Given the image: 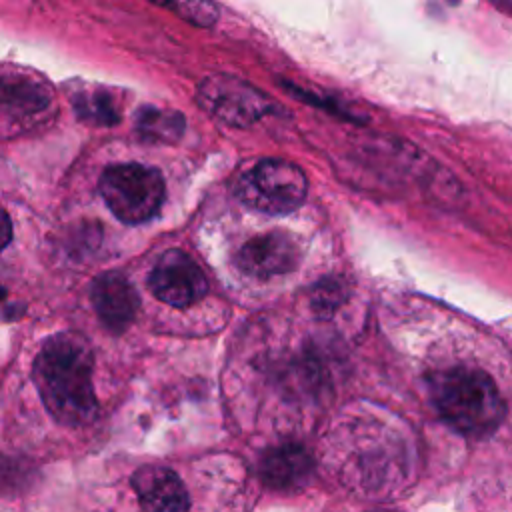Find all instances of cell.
<instances>
[{
    "label": "cell",
    "mask_w": 512,
    "mask_h": 512,
    "mask_svg": "<svg viewBox=\"0 0 512 512\" xmlns=\"http://www.w3.org/2000/svg\"><path fill=\"white\" fill-rule=\"evenodd\" d=\"M198 100L210 114L232 126H250L272 110V102L262 92L228 74L204 78Z\"/></svg>",
    "instance_id": "5"
},
{
    "label": "cell",
    "mask_w": 512,
    "mask_h": 512,
    "mask_svg": "<svg viewBox=\"0 0 512 512\" xmlns=\"http://www.w3.org/2000/svg\"><path fill=\"white\" fill-rule=\"evenodd\" d=\"M184 116L178 110H162L146 106L138 110L136 130L142 140L148 142H176L184 132Z\"/></svg>",
    "instance_id": "12"
},
{
    "label": "cell",
    "mask_w": 512,
    "mask_h": 512,
    "mask_svg": "<svg viewBox=\"0 0 512 512\" xmlns=\"http://www.w3.org/2000/svg\"><path fill=\"white\" fill-rule=\"evenodd\" d=\"M148 286L158 300L176 308H186L208 292L202 268L182 250H168L158 258L148 276Z\"/></svg>",
    "instance_id": "6"
},
{
    "label": "cell",
    "mask_w": 512,
    "mask_h": 512,
    "mask_svg": "<svg viewBox=\"0 0 512 512\" xmlns=\"http://www.w3.org/2000/svg\"><path fill=\"white\" fill-rule=\"evenodd\" d=\"M2 112L14 120L40 114L52 102V92L44 80H32L30 74L14 70V76H2Z\"/></svg>",
    "instance_id": "11"
},
{
    "label": "cell",
    "mask_w": 512,
    "mask_h": 512,
    "mask_svg": "<svg viewBox=\"0 0 512 512\" xmlns=\"http://www.w3.org/2000/svg\"><path fill=\"white\" fill-rule=\"evenodd\" d=\"M4 232H6L4 246H8L10 244V220H8V216H4Z\"/></svg>",
    "instance_id": "15"
},
{
    "label": "cell",
    "mask_w": 512,
    "mask_h": 512,
    "mask_svg": "<svg viewBox=\"0 0 512 512\" xmlns=\"http://www.w3.org/2000/svg\"><path fill=\"white\" fill-rule=\"evenodd\" d=\"M130 484L144 512H188L190 496L180 476L160 464L140 466Z\"/></svg>",
    "instance_id": "8"
},
{
    "label": "cell",
    "mask_w": 512,
    "mask_h": 512,
    "mask_svg": "<svg viewBox=\"0 0 512 512\" xmlns=\"http://www.w3.org/2000/svg\"><path fill=\"white\" fill-rule=\"evenodd\" d=\"M430 392L440 416L460 434L490 436L504 418L494 380L476 368H448L432 376Z\"/></svg>",
    "instance_id": "2"
},
{
    "label": "cell",
    "mask_w": 512,
    "mask_h": 512,
    "mask_svg": "<svg viewBox=\"0 0 512 512\" xmlns=\"http://www.w3.org/2000/svg\"><path fill=\"white\" fill-rule=\"evenodd\" d=\"M302 260V246L290 232L274 230L246 242L236 258L238 268L258 280L292 272Z\"/></svg>",
    "instance_id": "7"
},
{
    "label": "cell",
    "mask_w": 512,
    "mask_h": 512,
    "mask_svg": "<svg viewBox=\"0 0 512 512\" xmlns=\"http://www.w3.org/2000/svg\"><path fill=\"white\" fill-rule=\"evenodd\" d=\"M74 108L78 118L98 124V126H110L118 122V110L114 106V100L108 92H102L100 88L82 90L76 96H72Z\"/></svg>",
    "instance_id": "13"
},
{
    "label": "cell",
    "mask_w": 512,
    "mask_h": 512,
    "mask_svg": "<svg viewBox=\"0 0 512 512\" xmlns=\"http://www.w3.org/2000/svg\"><path fill=\"white\" fill-rule=\"evenodd\" d=\"M90 298L98 318L114 332H122L134 320L140 306L136 288L116 272L98 276L92 284Z\"/></svg>",
    "instance_id": "10"
},
{
    "label": "cell",
    "mask_w": 512,
    "mask_h": 512,
    "mask_svg": "<svg viewBox=\"0 0 512 512\" xmlns=\"http://www.w3.org/2000/svg\"><path fill=\"white\" fill-rule=\"evenodd\" d=\"M94 356L82 334L50 336L32 366V378L46 410L66 426H84L96 418L98 402L92 386Z\"/></svg>",
    "instance_id": "1"
},
{
    "label": "cell",
    "mask_w": 512,
    "mask_h": 512,
    "mask_svg": "<svg viewBox=\"0 0 512 512\" xmlns=\"http://www.w3.org/2000/svg\"><path fill=\"white\" fill-rule=\"evenodd\" d=\"M308 192L306 174L292 162L280 158L260 160L242 176L240 200L266 214H288L296 210Z\"/></svg>",
    "instance_id": "4"
},
{
    "label": "cell",
    "mask_w": 512,
    "mask_h": 512,
    "mask_svg": "<svg viewBox=\"0 0 512 512\" xmlns=\"http://www.w3.org/2000/svg\"><path fill=\"white\" fill-rule=\"evenodd\" d=\"M164 178L142 164H116L104 170L100 194L110 212L124 224L152 220L164 202Z\"/></svg>",
    "instance_id": "3"
},
{
    "label": "cell",
    "mask_w": 512,
    "mask_h": 512,
    "mask_svg": "<svg viewBox=\"0 0 512 512\" xmlns=\"http://www.w3.org/2000/svg\"><path fill=\"white\" fill-rule=\"evenodd\" d=\"M168 8H172L182 18H186V20L198 24V26H208L216 20V6L214 4L192 2V4H172Z\"/></svg>",
    "instance_id": "14"
},
{
    "label": "cell",
    "mask_w": 512,
    "mask_h": 512,
    "mask_svg": "<svg viewBox=\"0 0 512 512\" xmlns=\"http://www.w3.org/2000/svg\"><path fill=\"white\" fill-rule=\"evenodd\" d=\"M314 472L310 452L294 442L266 450L258 462L262 482L272 490H298L304 488Z\"/></svg>",
    "instance_id": "9"
}]
</instances>
